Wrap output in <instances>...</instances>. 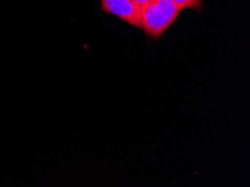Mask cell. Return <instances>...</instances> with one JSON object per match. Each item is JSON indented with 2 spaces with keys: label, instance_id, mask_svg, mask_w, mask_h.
<instances>
[{
  "label": "cell",
  "instance_id": "obj_1",
  "mask_svg": "<svg viewBox=\"0 0 250 187\" xmlns=\"http://www.w3.org/2000/svg\"><path fill=\"white\" fill-rule=\"evenodd\" d=\"M181 9L172 0H150L140 8V28L147 37L158 41L174 24Z\"/></svg>",
  "mask_w": 250,
  "mask_h": 187
},
{
  "label": "cell",
  "instance_id": "obj_2",
  "mask_svg": "<svg viewBox=\"0 0 250 187\" xmlns=\"http://www.w3.org/2000/svg\"><path fill=\"white\" fill-rule=\"evenodd\" d=\"M100 7L104 13L121 19L134 27L140 28V8L131 0H100Z\"/></svg>",
  "mask_w": 250,
  "mask_h": 187
},
{
  "label": "cell",
  "instance_id": "obj_3",
  "mask_svg": "<svg viewBox=\"0 0 250 187\" xmlns=\"http://www.w3.org/2000/svg\"><path fill=\"white\" fill-rule=\"evenodd\" d=\"M181 10L183 9H194L201 10L203 8V0H172Z\"/></svg>",
  "mask_w": 250,
  "mask_h": 187
},
{
  "label": "cell",
  "instance_id": "obj_4",
  "mask_svg": "<svg viewBox=\"0 0 250 187\" xmlns=\"http://www.w3.org/2000/svg\"><path fill=\"white\" fill-rule=\"evenodd\" d=\"M131 1L134 2L135 5H137V6L139 7V8H142L143 6H145L146 3H148V2L150 1V0H131Z\"/></svg>",
  "mask_w": 250,
  "mask_h": 187
}]
</instances>
